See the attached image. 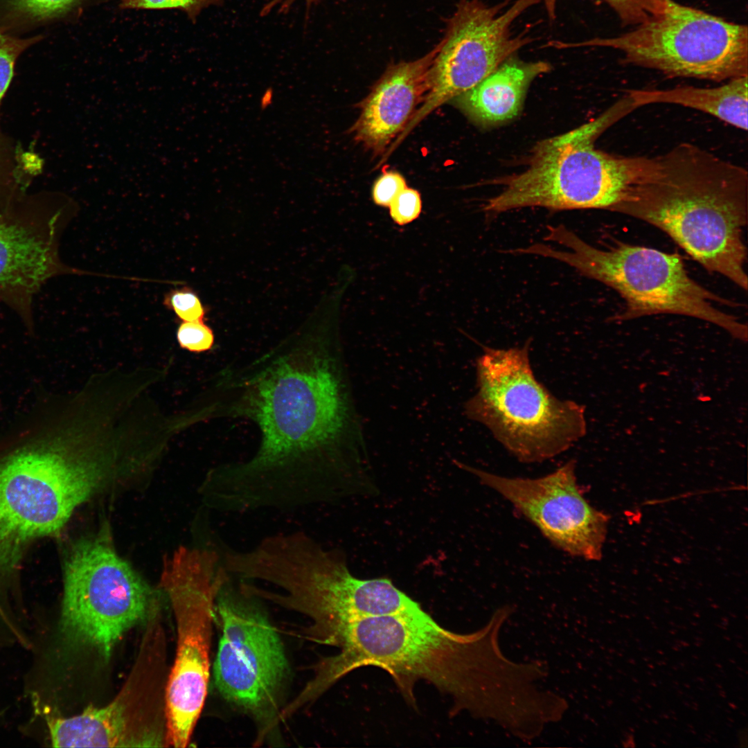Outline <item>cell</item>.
<instances>
[{
  "label": "cell",
  "mask_w": 748,
  "mask_h": 748,
  "mask_svg": "<svg viewBox=\"0 0 748 748\" xmlns=\"http://www.w3.org/2000/svg\"><path fill=\"white\" fill-rule=\"evenodd\" d=\"M206 420L255 427L247 459L213 468L207 506L222 513L291 511L325 501L367 466L368 447L339 339L310 334L284 341L217 376Z\"/></svg>",
  "instance_id": "cell-1"
},
{
  "label": "cell",
  "mask_w": 748,
  "mask_h": 748,
  "mask_svg": "<svg viewBox=\"0 0 748 748\" xmlns=\"http://www.w3.org/2000/svg\"><path fill=\"white\" fill-rule=\"evenodd\" d=\"M495 616L484 628L458 634L439 625L418 603L400 612L364 618L348 625L332 646L339 652L315 666L308 691L320 697L340 679L364 666H375L393 678L406 702L416 708L418 682L433 685L449 696L452 711L476 717L489 715L504 693L509 668L496 648Z\"/></svg>",
  "instance_id": "cell-2"
},
{
  "label": "cell",
  "mask_w": 748,
  "mask_h": 748,
  "mask_svg": "<svg viewBox=\"0 0 748 748\" xmlns=\"http://www.w3.org/2000/svg\"><path fill=\"white\" fill-rule=\"evenodd\" d=\"M0 440V569L35 540L55 535L102 486L112 453L69 402Z\"/></svg>",
  "instance_id": "cell-3"
},
{
  "label": "cell",
  "mask_w": 748,
  "mask_h": 748,
  "mask_svg": "<svg viewBox=\"0 0 748 748\" xmlns=\"http://www.w3.org/2000/svg\"><path fill=\"white\" fill-rule=\"evenodd\" d=\"M657 157L655 172L611 211L659 228L706 270L747 290V170L689 143Z\"/></svg>",
  "instance_id": "cell-4"
},
{
  "label": "cell",
  "mask_w": 748,
  "mask_h": 748,
  "mask_svg": "<svg viewBox=\"0 0 748 748\" xmlns=\"http://www.w3.org/2000/svg\"><path fill=\"white\" fill-rule=\"evenodd\" d=\"M236 569L245 580L265 581L281 589L250 587L263 600L308 617L310 639L327 645L332 646L352 623L418 604L389 579L355 578L337 552L325 549L301 531L264 537L239 554Z\"/></svg>",
  "instance_id": "cell-5"
},
{
  "label": "cell",
  "mask_w": 748,
  "mask_h": 748,
  "mask_svg": "<svg viewBox=\"0 0 748 748\" xmlns=\"http://www.w3.org/2000/svg\"><path fill=\"white\" fill-rule=\"evenodd\" d=\"M636 108L626 93L591 121L538 142L525 170L495 183L501 189L483 211L490 216L535 206L612 211L657 167V157H623L595 147L605 131Z\"/></svg>",
  "instance_id": "cell-6"
},
{
  "label": "cell",
  "mask_w": 748,
  "mask_h": 748,
  "mask_svg": "<svg viewBox=\"0 0 748 748\" xmlns=\"http://www.w3.org/2000/svg\"><path fill=\"white\" fill-rule=\"evenodd\" d=\"M544 240L557 243L565 250L535 243L521 248L520 253L562 262L581 275L614 289L625 301V308L616 319L682 314L711 322L738 338H747L745 325L713 305L738 304L695 281L676 253L623 242L605 250L598 249L562 224L549 226Z\"/></svg>",
  "instance_id": "cell-7"
},
{
  "label": "cell",
  "mask_w": 748,
  "mask_h": 748,
  "mask_svg": "<svg viewBox=\"0 0 748 748\" xmlns=\"http://www.w3.org/2000/svg\"><path fill=\"white\" fill-rule=\"evenodd\" d=\"M530 340L522 346H483L476 361V393L464 404L467 418L486 427L517 460L552 458L586 432L585 409L553 395L535 377Z\"/></svg>",
  "instance_id": "cell-8"
},
{
  "label": "cell",
  "mask_w": 748,
  "mask_h": 748,
  "mask_svg": "<svg viewBox=\"0 0 748 748\" xmlns=\"http://www.w3.org/2000/svg\"><path fill=\"white\" fill-rule=\"evenodd\" d=\"M262 600L230 573L214 607L221 633L213 664L215 687L256 722L259 741L280 720L290 676L283 643Z\"/></svg>",
  "instance_id": "cell-9"
},
{
  "label": "cell",
  "mask_w": 748,
  "mask_h": 748,
  "mask_svg": "<svg viewBox=\"0 0 748 748\" xmlns=\"http://www.w3.org/2000/svg\"><path fill=\"white\" fill-rule=\"evenodd\" d=\"M610 48L630 64L671 78L727 81L747 75L748 32L727 21L671 0L661 14L611 37L563 42V48Z\"/></svg>",
  "instance_id": "cell-10"
},
{
  "label": "cell",
  "mask_w": 748,
  "mask_h": 748,
  "mask_svg": "<svg viewBox=\"0 0 748 748\" xmlns=\"http://www.w3.org/2000/svg\"><path fill=\"white\" fill-rule=\"evenodd\" d=\"M170 571L164 582L177 646L166 687V738L172 747H185L206 699L215 602L229 573L218 554L204 548L181 550Z\"/></svg>",
  "instance_id": "cell-11"
},
{
  "label": "cell",
  "mask_w": 748,
  "mask_h": 748,
  "mask_svg": "<svg viewBox=\"0 0 748 748\" xmlns=\"http://www.w3.org/2000/svg\"><path fill=\"white\" fill-rule=\"evenodd\" d=\"M150 591L132 568L99 537L71 549L64 564L60 632L109 656L116 643L145 616Z\"/></svg>",
  "instance_id": "cell-12"
},
{
  "label": "cell",
  "mask_w": 748,
  "mask_h": 748,
  "mask_svg": "<svg viewBox=\"0 0 748 748\" xmlns=\"http://www.w3.org/2000/svg\"><path fill=\"white\" fill-rule=\"evenodd\" d=\"M460 0L446 22L443 38L429 70V91L400 136L447 101L477 85L504 60L532 42L527 30L515 35L514 21L542 0Z\"/></svg>",
  "instance_id": "cell-13"
},
{
  "label": "cell",
  "mask_w": 748,
  "mask_h": 748,
  "mask_svg": "<svg viewBox=\"0 0 748 748\" xmlns=\"http://www.w3.org/2000/svg\"><path fill=\"white\" fill-rule=\"evenodd\" d=\"M71 205L55 192L26 193L0 215V302L29 333L35 295L49 279L71 271L59 258L58 240Z\"/></svg>",
  "instance_id": "cell-14"
},
{
  "label": "cell",
  "mask_w": 748,
  "mask_h": 748,
  "mask_svg": "<svg viewBox=\"0 0 748 748\" xmlns=\"http://www.w3.org/2000/svg\"><path fill=\"white\" fill-rule=\"evenodd\" d=\"M456 463L508 500L557 548L587 560L601 558L609 517L584 497L575 460L535 479L508 478Z\"/></svg>",
  "instance_id": "cell-15"
},
{
  "label": "cell",
  "mask_w": 748,
  "mask_h": 748,
  "mask_svg": "<svg viewBox=\"0 0 748 748\" xmlns=\"http://www.w3.org/2000/svg\"><path fill=\"white\" fill-rule=\"evenodd\" d=\"M438 42L422 57L389 66L362 105L350 132L375 154L386 150L422 103L429 88V70Z\"/></svg>",
  "instance_id": "cell-16"
},
{
  "label": "cell",
  "mask_w": 748,
  "mask_h": 748,
  "mask_svg": "<svg viewBox=\"0 0 748 748\" xmlns=\"http://www.w3.org/2000/svg\"><path fill=\"white\" fill-rule=\"evenodd\" d=\"M551 68L547 62H526L514 54L477 85L455 98L457 105L481 125L508 121L519 114L533 80Z\"/></svg>",
  "instance_id": "cell-17"
},
{
  "label": "cell",
  "mask_w": 748,
  "mask_h": 748,
  "mask_svg": "<svg viewBox=\"0 0 748 748\" xmlns=\"http://www.w3.org/2000/svg\"><path fill=\"white\" fill-rule=\"evenodd\" d=\"M42 716L49 742L55 747H129L125 705L123 696L103 707L87 706L81 713L64 717L45 706L36 705Z\"/></svg>",
  "instance_id": "cell-18"
},
{
  "label": "cell",
  "mask_w": 748,
  "mask_h": 748,
  "mask_svg": "<svg viewBox=\"0 0 748 748\" xmlns=\"http://www.w3.org/2000/svg\"><path fill=\"white\" fill-rule=\"evenodd\" d=\"M748 75L714 87H677L666 89H630L626 93L639 107L670 103L711 114L737 128L747 130Z\"/></svg>",
  "instance_id": "cell-19"
},
{
  "label": "cell",
  "mask_w": 748,
  "mask_h": 748,
  "mask_svg": "<svg viewBox=\"0 0 748 748\" xmlns=\"http://www.w3.org/2000/svg\"><path fill=\"white\" fill-rule=\"evenodd\" d=\"M42 161L0 128V215L28 193L33 178L41 171Z\"/></svg>",
  "instance_id": "cell-20"
},
{
  "label": "cell",
  "mask_w": 748,
  "mask_h": 748,
  "mask_svg": "<svg viewBox=\"0 0 748 748\" xmlns=\"http://www.w3.org/2000/svg\"><path fill=\"white\" fill-rule=\"evenodd\" d=\"M83 0H0V31L12 35L65 18Z\"/></svg>",
  "instance_id": "cell-21"
},
{
  "label": "cell",
  "mask_w": 748,
  "mask_h": 748,
  "mask_svg": "<svg viewBox=\"0 0 748 748\" xmlns=\"http://www.w3.org/2000/svg\"><path fill=\"white\" fill-rule=\"evenodd\" d=\"M616 12L625 26H636L665 11L671 0H603ZM558 0H542L548 17H556Z\"/></svg>",
  "instance_id": "cell-22"
},
{
  "label": "cell",
  "mask_w": 748,
  "mask_h": 748,
  "mask_svg": "<svg viewBox=\"0 0 748 748\" xmlns=\"http://www.w3.org/2000/svg\"><path fill=\"white\" fill-rule=\"evenodd\" d=\"M43 38L42 35L21 37L0 31V108L13 78L17 59Z\"/></svg>",
  "instance_id": "cell-23"
},
{
  "label": "cell",
  "mask_w": 748,
  "mask_h": 748,
  "mask_svg": "<svg viewBox=\"0 0 748 748\" xmlns=\"http://www.w3.org/2000/svg\"><path fill=\"white\" fill-rule=\"evenodd\" d=\"M226 0H120L123 9H178L195 21L201 12L211 6H222Z\"/></svg>",
  "instance_id": "cell-24"
},
{
  "label": "cell",
  "mask_w": 748,
  "mask_h": 748,
  "mask_svg": "<svg viewBox=\"0 0 748 748\" xmlns=\"http://www.w3.org/2000/svg\"><path fill=\"white\" fill-rule=\"evenodd\" d=\"M163 304L182 321H204L205 309L197 295L188 287L172 290L164 297Z\"/></svg>",
  "instance_id": "cell-25"
},
{
  "label": "cell",
  "mask_w": 748,
  "mask_h": 748,
  "mask_svg": "<svg viewBox=\"0 0 748 748\" xmlns=\"http://www.w3.org/2000/svg\"><path fill=\"white\" fill-rule=\"evenodd\" d=\"M177 338L181 348L193 353L208 351L215 343L213 331L204 321H183Z\"/></svg>",
  "instance_id": "cell-26"
},
{
  "label": "cell",
  "mask_w": 748,
  "mask_h": 748,
  "mask_svg": "<svg viewBox=\"0 0 748 748\" xmlns=\"http://www.w3.org/2000/svg\"><path fill=\"white\" fill-rule=\"evenodd\" d=\"M392 220L398 225H407L416 220L422 211L420 193L406 187L392 201L389 206Z\"/></svg>",
  "instance_id": "cell-27"
},
{
  "label": "cell",
  "mask_w": 748,
  "mask_h": 748,
  "mask_svg": "<svg viewBox=\"0 0 748 748\" xmlns=\"http://www.w3.org/2000/svg\"><path fill=\"white\" fill-rule=\"evenodd\" d=\"M406 187V181L402 175L394 171L384 172L373 186L372 199L377 206L389 207Z\"/></svg>",
  "instance_id": "cell-28"
},
{
  "label": "cell",
  "mask_w": 748,
  "mask_h": 748,
  "mask_svg": "<svg viewBox=\"0 0 748 748\" xmlns=\"http://www.w3.org/2000/svg\"><path fill=\"white\" fill-rule=\"evenodd\" d=\"M298 0H270L266 3L260 10V15L262 17L267 15L270 12L278 8V11L280 13L287 12L292 6ZM307 8V12L310 8L321 0H303Z\"/></svg>",
  "instance_id": "cell-29"
}]
</instances>
